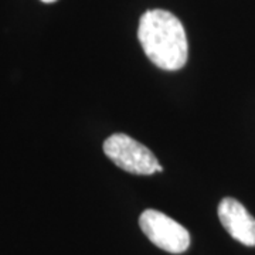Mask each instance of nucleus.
Masks as SVG:
<instances>
[{
	"instance_id": "4",
	"label": "nucleus",
	"mask_w": 255,
	"mask_h": 255,
	"mask_svg": "<svg viewBox=\"0 0 255 255\" xmlns=\"http://www.w3.org/2000/svg\"><path fill=\"white\" fill-rule=\"evenodd\" d=\"M219 219L228 234L247 247L255 246V219L236 199L226 197L219 206Z\"/></svg>"
},
{
	"instance_id": "5",
	"label": "nucleus",
	"mask_w": 255,
	"mask_h": 255,
	"mask_svg": "<svg viewBox=\"0 0 255 255\" xmlns=\"http://www.w3.org/2000/svg\"><path fill=\"white\" fill-rule=\"evenodd\" d=\"M41 1H44V3H54L57 0H41Z\"/></svg>"
},
{
	"instance_id": "2",
	"label": "nucleus",
	"mask_w": 255,
	"mask_h": 255,
	"mask_svg": "<svg viewBox=\"0 0 255 255\" xmlns=\"http://www.w3.org/2000/svg\"><path fill=\"white\" fill-rule=\"evenodd\" d=\"M104 152L122 170L133 174L162 172L156 156L142 143L125 133H114L104 142Z\"/></svg>"
},
{
	"instance_id": "3",
	"label": "nucleus",
	"mask_w": 255,
	"mask_h": 255,
	"mask_svg": "<svg viewBox=\"0 0 255 255\" xmlns=\"http://www.w3.org/2000/svg\"><path fill=\"white\" fill-rule=\"evenodd\" d=\"M139 224L156 247L172 254H182L190 246V234L182 224L157 210H145Z\"/></svg>"
},
{
	"instance_id": "1",
	"label": "nucleus",
	"mask_w": 255,
	"mask_h": 255,
	"mask_svg": "<svg viewBox=\"0 0 255 255\" xmlns=\"http://www.w3.org/2000/svg\"><path fill=\"white\" fill-rule=\"evenodd\" d=\"M137 37L146 57L156 67L176 71L184 67L189 54L182 21L167 10H147L140 17Z\"/></svg>"
}]
</instances>
